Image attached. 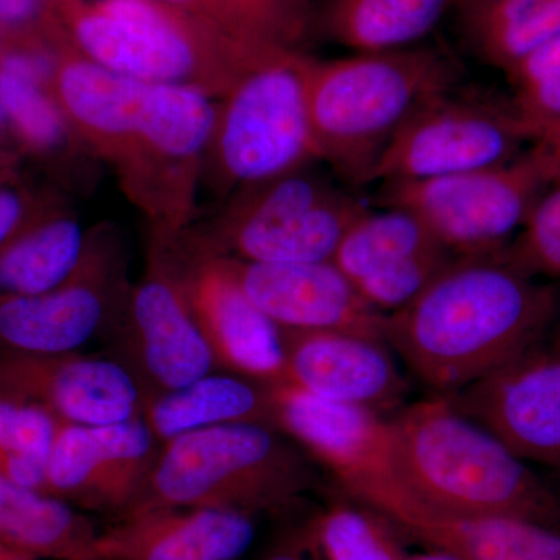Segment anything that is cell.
<instances>
[{"label": "cell", "instance_id": "cell-1", "mask_svg": "<svg viewBox=\"0 0 560 560\" xmlns=\"http://www.w3.org/2000/svg\"><path fill=\"white\" fill-rule=\"evenodd\" d=\"M560 293L503 256L455 257L416 300L385 318V341L434 396L510 363L555 327Z\"/></svg>", "mask_w": 560, "mask_h": 560}, {"label": "cell", "instance_id": "cell-2", "mask_svg": "<svg viewBox=\"0 0 560 560\" xmlns=\"http://www.w3.org/2000/svg\"><path fill=\"white\" fill-rule=\"evenodd\" d=\"M389 420L394 470L427 503L456 514L526 518L560 528L558 493L447 397L416 401Z\"/></svg>", "mask_w": 560, "mask_h": 560}, {"label": "cell", "instance_id": "cell-3", "mask_svg": "<svg viewBox=\"0 0 560 560\" xmlns=\"http://www.w3.org/2000/svg\"><path fill=\"white\" fill-rule=\"evenodd\" d=\"M47 10L90 60L147 83L190 88L213 101L282 50L249 46L158 0H49Z\"/></svg>", "mask_w": 560, "mask_h": 560}, {"label": "cell", "instance_id": "cell-4", "mask_svg": "<svg viewBox=\"0 0 560 560\" xmlns=\"http://www.w3.org/2000/svg\"><path fill=\"white\" fill-rule=\"evenodd\" d=\"M458 62L433 47L313 61L308 110L320 161L350 186L371 184L389 143L431 101L455 90Z\"/></svg>", "mask_w": 560, "mask_h": 560}, {"label": "cell", "instance_id": "cell-5", "mask_svg": "<svg viewBox=\"0 0 560 560\" xmlns=\"http://www.w3.org/2000/svg\"><path fill=\"white\" fill-rule=\"evenodd\" d=\"M312 486L307 460L278 430L261 423H231L162 444L139 492L121 515L208 508L256 517L289 506Z\"/></svg>", "mask_w": 560, "mask_h": 560}, {"label": "cell", "instance_id": "cell-6", "mask_svg": "<svg viewBox=\"0 0 560 560\" xmlns=\"http://www.w3.org/2000/svg\"><path fill=\"white\" fill-rule=\"evenodd\" d=\"M313 61L280 50L220 98L205 165L221 187L238 194L320 161L308 110Z\"/></svg>", "mask_w": 560, "mask_h": 560}, {"label": "cell", "instance_id": "cell-7", "mask_svg": "<svg viewBox=\"0 0 560 560\" xmlns=\"http://www.w3.org/2000/svg\"><path fill=\"white\" fill-rule=\"evenodd\" d=\"M555 180L540 142L506 164L442 178L383 184V208L410 210L458 257L495 256L521 232Z\"/></svg>", "mask_w": 560, "mask_h": 560}, {"label": "cell", "instance_id": "cell-8", "mask_svg": "<svg viewBox=\"0 0 560 560\" xmlns=\"http://www.w3.org/2000/svg\"><path fill=\"white\" fill-rule=\"evenodd\" d=\"M305 171L238 191L212 235L190 245L253 264L334 260L346 232L368 208Z\"/></svg>", "mask_w": 560, "mask_h": 560}, {"label": "cell", "instance_id": "cell-9", "mask_svg": "<svg viewBox=\"0 0 560 560\" xmlns=\"http://www.w3.org/2000/svg\"><path fill=\"white\" fill-rule=\"evenodd\" d=\"M536 143L512 101L445 92L416 114L375 165L371 183H410L506 164Z\"/></svg>", "mask_w": 560, "mask_h": 560}, {"label": "cell", "instance_id": "cell-10", "mask_svg": "<svg viewBox=\"0 0 560 560\" xmlns=\"http://www.w3.org/2000/svg\"><path fill=\"white\" fill-rule=\"evenodd\" d=\"M217 109L200 91L153 84L142 138L119 179L161 242L183 235L194 217Z\"/></svg>", "mask_w": 560, "mask_h": 560}, {"label": "cell", "instance_id": "cell-11", "mask_svg": "<svg viewBox=\"0 0 560 560\" xmlns=\"http://www.w3.org/2000/svg\"><path fill=\"white\" fill-rule=\"evenodd\" d=\"M340 485L427 550L458 560H560V528L526 518L440 510L412 492L393 463Z\"/></svg>", "mask_w": 560, "mask_h": 560}, {"label": "cell", "instance_id": "cell-12", "mask_svg": "<svg viewBox=\"0 0 560 560\" xmlns=\"http://www.w3.org/2000/svg\"><path fill=\"white\" fill-rule=\"evenodd\" d=\"M447 399L529 466L560 477V327Z\"/></svg>", "mask_w": 560, "mask_h": 560}, {"label": "cell", "instance_id": "cell-13", "mask_svg": "<svg viewBox=\"0 0 560 560\" xmlns=\"http://www.w3.org/2000/svg\"><path fill=\"white\" fill-rule=\"evenodd\" d=\"M143 418L84 427L58 423L44 493L80 511L120 517L160 455Z\"/></svg>", "mask_w": 560, "mask_h": 560}, {"label": "cell", "instance_id": "cell-14", "mask_svg": "<svg viewBox=\"0 0 560 560\" xmlns=\"http://www.w3.org/2000/svg\"><path fill=\"white\" fill-rule=\"evenodd\" d=\"M187 249V259L183 253L167 257L217 364L253 381H282V329L250 301L226 257Z\"/></svg>", "mask_w": 560, "mask_h": 560}, {"label": "cell", "instance_id": "cell-15", "mask_svg": "<svg viewBox=\"0 0 560 560\" xmlns=\"http://www.w3.org/2000/svg\"><path fill=\"white\" fill-rule=\"evenodd\" d=\"M0 394L46 408L61 422L102 427L142 418L147 399L117 361L79 352L0 350Z\"/></svg>", "mask_w": 560, "mask_h": 560}, {"label": "cell", "instance_id": "cell-16", "mask_svg": "<svg viewBox=\"0 0 560 560\" xmlns=\"http://www.w3.org/2000/svg\"><path fill=\"white\" fill-rule=\"evenodd\" d=\"M55 69L50 92L84 149L119 173L138 145L153 83L131 79L90 60L50 20Z\"/></svg>", "mask_w": 560, "mask_h": 560}, {"label": "cell", "instance_id": "cell-17", "mask_svg": "<svg viewBox=\"0 0 560 560\" xmlns=\"http://www.w3.org/2000/svg\"><path fill=\"white\" fill-rule=\"evenodd\" d=\"M110 248L90 237L68 282L38 296H0V350L79 352L110 318L114 291Z\"/></svg>", "mask_w": 560, "mask_h": 560}, {"label": "cell", "instance_id": "cell-18", "mask_svg": "<svg viewBox=\"0 0 560 560\" xmlns=\"http://www.w3.org/2000/svg\"><path fill=\"white\" fill-rule=\"evenodd\" d=\"M226 259L250 301L280 329L349 331L386 342V315L368 304L331 261L253 264Z\"/></svg>", "mask_w": 560, "mask_h": 560}, {"label": "cell", "instance_id": "cell-19", "mask_svg": "<svg viewBox=\"0 0 560 560\" xmlns=\"http://www.w3.org/2000/svg\"><path fill=\"white\" fill-rule=\"evenodd\" d=\"M282 381L323 399L382 412L396 410L408 394L388 345L331 330H282Z\"/></svg>", "mask_w": 560, "mask_h": 560}, {"label": "cell", "instance_id": "cell-20", "mask_svg": "<svg viewBox=\"0 0 560 560\" xmlns=\"http://www.w3.org/2000/svg\"><path fill=\"white\" fill-rule=\"evenodd\" d=\"M127 311L140 370L156 394L184 388L217 366L162 246L131 291Z\"/></svg>", "mask_w": 560, "mask_h": 560}, {"label": "cell", "instance_id": "cell-21", "mask_svg": "<svg viewBox=\"0 0 560 560\" xmlns=\"http://www.w3.org/2000/svg\"><path fill=\"white\" fill-rule=\"evenodd\" d=\"M272 427L289 434L338 482L393 460V427L378 412L323 399L287 382H271Z\"/></svg>", "mask_w": 560, "mask_h": 560}, {"label": "cell", "instance_id": "cell-22", "mask_svg": "<svg viewBox=\"0 0 560 560\" xmlns=\"http://www.w3.org/2000/svg\"><path fill=\"white\" fill-rule=\"evenodd\" d=\"M256 517L208 508H165L121 515L97 537L98 560H241Z\"/></svg>", "mask_w": 560, "mask_h": 560}, {"label": "cell", "instance_id": "cell-23", "mask_svg": "<svg viewBox=\"0 0 560 560\" xmlns=\"http://www.w3.org/2000/svg\"><path fill=\"white\" fill-rule=\"evenodd\" d=\"M142 418L160 444L231 423L272 427L270 385L238 374L210 372L184 388L147 400Z\"/></svg>", "mask_w": 560, "mask_h": 560}, {"label": "cell", "instance_id": "cell-24", "mask_svg": "<svg viewBox=\"0 0 560 560\" xmlns=\"http://www.w3.org/2000/svg\"><path fill=\"white\" fill-rule=\"evenodd\" d=\"M98 533L83 511L0 477V544L38 560H98Z\"/></svg>", "mask_w": 560, "mask_h": 560}, {"label": "cell", "instance_id": "cell-25", "mask_svg": "<svg viewBox=\"0 0 560 560\" xmlns=\"http://www.w3.org/2000/svg\"><path fill=\"white\" fill-rule=\"evenodd\" d=\"M456 0H326L320 3L318 31L334 43L363 51L418 46Z\"/></svg>", "mask_w": 560, "mask_h": 560}, {"label": "cell", "instance_id": "cell-26", "mask_svg": "<svg viewBox=\"0 0 560 560\" xmlns=\"http://www.w3.org/2000/svg\"><path fill=\"white\" fill-rule=\"evenodd\" d=\"M88 241L79 221L66 215L22 228L0 248V296H38L58 289L79 268Z\"/></svg>", "mask_w": 560, "mask_h": 560}, {"label": "cell", "instance_id": "cell-27", "mask_svg": "<svg viewBox=\"0 0 560 560\" xmlns=\"http://www.w3.org/2000/svg\"><path fill=\"white\" fill-rule=\"evenodd\" d=\"M261 49L305 50L318 31L316 0H158Z\"/></svg>", "mask_w": 560, "mask_h": 560}, {"label": "cell", "instance_id": "cell-28", "mask_svg": "<svg viewBox=\"0 0 560 560\" xmlns=\"http://www.w3.org/2000/svg\"><path fill=\"white\" fill-rule=\"evenodd\" d=\"M459 20L475 54L508 72L530 51L560 38V0H499Z\"/></svg>", "mask_w": 560, "mask_h": 560}, {"label": "cell", "instance_id": "cell-29", "mask_svg": "<svg viewBox=\"0 0 560 560\" xmlns=\"http://www.w3.org/2000/svg\"><path fill=\"white\" fill-rule=\"evenodd\" d=\"M440 248L444 246L410 210L383 208L381 212H372L368 209L346 232L331 264L355 283L410 257Z\"/></svg>", "mask_w": 560, "mask_h": 560}, {"label": "cell", "instance_id": "cell-30", "mask_svg": "<svg viewBox=\"0 0 560 560\" xmlns=\"http://www.w3.org/2000/svg\"><path fill=\"white\" fill-rule=\"evenodd\" d=\"M58 423L46 408L0 394V477L44 493Z\"/></svg>", "mask_w": 560, "mask_h": 560}, {"label": "cell", "instance_id": "cell-31", "mask_svg": "<svg viewBox=\"0 0 560 560\" xmlns=\"http://www.w3.org/2000/svg\"><path fill=\"white\" fill-rule=\"evenodd\" d=\"M323 560H405L407 551L394 528L371 508L335 504L305 529Z\"/></svg>", "mask_w": 560, "mask_h": 560}, {"label": "cell", "instance_id": "cell-32", "mask_svg": "<svg viewBox=\"0 0 560 560\" xmlns=\"http://www.w3.org/2000/svg\"><path fill=\"white\" fill-rule=\"evenodd\" d=\"M0 102L10 127L28 149H60L73 136L49 88L32 77L0 68Z\"/></svg>", "mask_w": 560, "mask_h": 560}, {"label": "cell", "instance_id": "cell-33", "mask_svg": "<svg viewBox=\"0 0 560 560\" xmlns=\"http://www.w3.org/2000/svg\"><path fill=\"white\" fill-rule=\"evenodd\" d=\"M504 73L514 90L511 101L536 135V142L559 131L560 38L530 51Z\"/></svg>", "mask_w": 560, "mask_h": 560}, {"label": "cell", "instance_id": "cell-34", "mask_svg": "<svg viewBox=\"0 0 560 560\" xmlns=\"http://www.w3.org/2000/svg\"><path fill=\"white\" fill-rule=\"evenodd\" d=\"M501 256L533 278L560 282V179L544 191Z\"/></svg>", "mask_w": 560, "mask_h": 560}, {"label": "cell", "instance_id": "cell-35", "mask_svg": "<svg viewBox=\"0 0 560 560\" xmlns=\"http://www.w3.org/2000/svg\"><path fill=\"white\" fill-rule=\"evenodd\" d=\"M453 259L455 254L451 250H429L374 272L353 285L375 311L389 315L416 300Z\"/></svg>", "mask_w": 560, "mask_h": 560}, {"label": "cell", "instance_id": "cell-36", "mask_svg": "<svg viewBox=\"0 0 560 560\" xmlns=\"http://www.w3.org/2000/svg\"><path fill=\"white\" fill-rule=\"evenodd\" d=\"M49 0H0V32L21 31L47 11Z\"/></svg>", "mask_w": 560, "mask_h": 560}, {"label": "cell", "instance_id": "cell-37", "mask_svg": "<svg viewBox=\"0 0 560 560\" xmlns=\"http://www.w3.org/2000/svg\"><path fill=\"white\" fill-rule=\"evenodd\" d=\"M25 205L18 191L0 187V248L22 230Z\"/></svg>", "mask_w": 560, "mask_h": 560}, {"label": "cell", "instance_id": "cell-38", "mask_svg": "<svg viewBox=\"0 0 560 560\" xmlns=\"http://www.w3.org/2000/svg\"><path fill=\"white\" fill-rule=\"evenodd\" d=\"M264 560H323L315 545L308 539L307 534H301L296 539L279 545L275 550L268 552Z\"/></svg>", "mask_w": 560, "mask_h": 560}, {"label": "cell", "instance_id": "cell-39", "mask_svg": "<svg viewBox=\"0 0 560 560\" xmlns=\"http://www.w3.org/2000/svg\"><path fill=\"white\" fill-rule=\"evenodd\" d=\"M550 154L552 167H555V180L560 179V130L550 132L537 140Z\"/></svg>", "mask_w": 560, "mask_h": 560}, {"label": "cell", "instance_id": "cell-40", "mask_svg": "<svg viewBox=\"0 0 560 560\" xmlns=\"http://www.w3.org/2000/svg\"><path fill=\"white\" fill-rule=\"evenodd\" d=\"M499 2V0H456L455 10L458 14L467 13V11L481 9L489 3Z\"/></svg>", "mask_w": 560, "mask_h": 560}, {"label": "cell", "instance_id": "cell-41", "mask_svg": "<svg viewBox=\"0 0 560 560\" xmlns=\"http://www.w3.org/2000/svg\"><path fill=\"white\" fill-rule=\"evenodd\" d=\"M0 560H38L32 558V556L25 555V552L14 550V548L7 547V545L0 544Z\"/></svg>", "mask_w": 560, "mask_h": 560}, {"label": "cell", "instance_id": "cell-42", "mask_svg": "<svg viewBox=\"0 0 560 560\" xmlns=\"http://www.w3.org/2000/svg\"><path fill=\"white\" fill-rule=\"evenodd\" d=\"M405 560H458L452 558V556L444 555V552L440 551H427L420 552V555H408V558Z\"/></svg>", "mask_w": 560, "mask_h": 560}, {"label": "cell", "instance_id": "cell-43", "mask_svg": "<svg viewBox=\"0 0 560 560\" xmlns=\"http://www.w3.org/2000/svg\"><path fill=\"white\" fill-rule=\"evenodd\" d=\"M7 124H9V119H7L5 109H3L2 102H0V131Z\"/></svg>", "mask_w": 560, "mask_h": 560}]
</instances>
